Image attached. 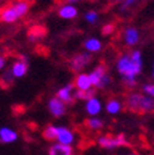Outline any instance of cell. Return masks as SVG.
<instances>
[{"label": "cell", "instance_id": "1", "mask_svg": "<svg viewBox=\"0 0 154 155\" xmlns=\"http://www.w3.org/2000/svg\"><path fill=\"white\" fill-rule=\"evenodd\" d=\"M116 69L122 75L125 85L134 87L137 85V76L142 71V53L133 51L129 54H122L117 59Z\"/></svg>", "mask_w": 154, "mask_h": 155}, {"label": "cell", "instance_id": "2", "mask_svg": "<svg viewBox=\"0 0 154 155\" xmlns=\"http://www.w3.org/2000/svg\"><path fill=\"white\" fill-rule=\"evenodd\" d=\"M125 107L136 114H153L154 97L141 92H129L125 99Z\"/></svg>", "mask_w": 154, "mask_h": 155}, {"label": "cell", "instance_id": "3", "mask_svg": "<svg viewBox=\"0 0 154 155\" xmlns=\"http://www.w3.org/2000/svg\"><path fill=\"white\" fill-rule=\"evenodd\" d=\"M28 9H30V2H27V0H17L10 6L2 10V12H0V21L12 24L24 15H26Z\"/></svg>", "mask_w": 154, "mask_h": 155}, {"label": "cell", "instance_id": "4", "mask_svg": "<svg viewBox=\"0 0 154 155\" xmlns=\"http://www.w3.org/2000/svg\"><path fill=\"white\" fill-rule=\"evenodd\" d=\"M98 145L102 149H107V150H112L116 148H121V147H128L129 142L127 140L126 135L120 133L116 135L112 134H105V135H100L98 138Z\"/></svg>", "mask_w": 154, "mask_h": 155}, {"label": "cell", "instance_id": "5", "mask_svg": "<svg viewBox=\"0 0 154 155\" xmlns=\"http://www.w3.org/2000/svg\"><path fill=\"white\" fill-rule=\"evenodd\" d=\"M91 85L95 89H105L111 84V78L107 73V68L105 64L96 65L95 69L89 74Z\"/></svg>", "mask_w": 154, "mask_h": 155}, {"label": "cell", "instance_id": "6", "mask_svg": "<svg viewBox=\"0 0 154 155\" xmlns=\"http://www.w3.org/2000/svg\"><path fill=\"white\" fill-rule=\"evenodd\" d=\"M92 62V57L90 53L88 52H82L72 57V59L69 62V67L70 70L74 73H82L90 63Z\"/></svg>", "mask_w": 154, "mask_h": 155}, {"label": "cell", "instance_id": "7", "mask_svg": "<svg viewBox=\"0 0 154 155\" xmlns=\"http://www.w3.org/2000/svg\"><path fill=\"white\" fill-rule=\"evenodd\" d=\"M47 107H48L49 113L55 118L62 117V116H64L65 112H67V105L63 101H61L58 97H52L48 101Z\"/></svg>", "mask_w": 154, "mask_h": 155}, {"label": "cell", "instance_id": "8", "mask_svg": "<svg viewBox=\"0 0 154 155\" xmlns=\"http://www.w3.org/2000/svg\"><path fill=\"white\" fill-rule=\"evenodd\" d=\"M28 70V62H27V58L25 55L18 57V59L12 64L11 67V73L15 78H22L26 75Z\"/></svg>", "mask_w": 154, "mask_h": 155}, {"label": "cell", "instance_id": "9", "mask_svg": "<svg viewBox=\"0 0 154 155\" xmlns=\"http://www.w3.org/2000/svg\"><path fill=\"white\" fill-rule=\"evenodd\" d=\"M74 85L73 84H67L65 86L61 87L55 94V97H58L61 101H63L65 105H72L75 101L74 94H73Z\"/></svg>", "mask_w": 154, "mask_h": 155}, {"label": "cell", "instance_id": "10", "mask_svg": "<svg viewBox=\"0 0 154 155\" xmlns=\"http://www.w3.org/2000/svg\"><path fill=\"white\" fill-rule=\"evenodd\" d=\"M57 140L61 144L70 145L74 142V133L63 126H57Z\"/></svg>", "mask_w": 154, "mask_h": 155}, {"label": "cell", "instance_id": "11", "mask_svg": "<svg viewBox=\"0 0 154 155\" xmlns=\"http://www.w3.org/2000/svg\"><path fill=\"white\" fill-rule=\"evenodd\" d=\"M48 155H75V151H74L72 145L54 143L49 147Z\"/></svg>", "mask_w": 154, "mask_h": 155}, {"label": "cell", "instance_id": "12", "mask_svg": "<svg viewBox=\"0 0 154 155\" xmlns=\"http://www.w3.org/2000/svg\"><path fill=\"white\" fill-rule=\"evenodd\" d=\"M123 40H125V43L129 47H133L136 46L139 41V33H138V30L134 28V27H127L123 32Z\"/></svg>", "mask_w": 154, "mask_h": 155}, {"label": "cell", "instance_id": "13", "mask_svg": "<svg viewBox=\"0 0 154 155\" xmlns=\"http://www.w3.org/2000/svg\"><path fill=\"white\" fill-rule=\"evenodd\" d=\"M73 85H74V87H76V90H88L92 86L89 74H86V73H79L76 75Z\"/></svg>", "mask_w": 154, "mask_h": 155}, {"label": "cell", "instance_id": "14", "mask_svg": "<svg viewBox=\"0 0 154 155\" xmlns=\"http://www.w3.org/2000/svg\"><path fill=\"white\" fill-rule=\"evenodd\" d=\"M17 140V133L8 127H2L0 128V143L3 144H9L14 143Z\"/></svg>", "mask_w": 154, "mask_h": 155}, {"label": "cell", "instance_id": "15", "mask_svg": "<svg viewBox=\"0 0 154 155\" xmlns=\"http://www.w3.org/2000/svg\"><path fill=\"white\" fill-rule=\"evenodd\" d=\"M85 111L88 114H90L91 117H94V116L99 114L100 111H101V102L99 101V99H96L95 96L91 99H89L85 104Z\"/></svg>", "mask_w": 154, "mask_h": 155}, {"label": "cell", "instance_id": "16", "mask_svg": "<svg viewBox=\"0 0 154 155\" xmlns=\"http://www.w3.org/2000/svg\"><path fill=\"white\" fill-rule=\"evenodd\" d=\"M58 15H59V17H62V18H67V20H70V18L76 17V15H78V10H76V8L73 6V5H64V6H62V8L59 9Z\"/></svg>", "mask_w": 154, "mask_h": 155}, {"label": "cell", "instance_id": "17", "mask_svg": "<svg viewBox=\"0 0 154 155\" xmlns=\"http://www.w3.org/2000/svg\"><path fill=\"white\" fill-rule=\"evenodd\" d=\"M95 94H96V89L95 87H90L88 90H76L74 92V97H75V100L88 101L89 99L94 97Z\"/></svg>", "mask_w": 154, "mask_h": 155}, {"label": "cell", "instance_id": "18", "mask_svg": "<svg viewBox=\"0 0 154 155\" xmlns=\"http://www.w3.org/2000/svg\"><path fill=\"white\" fill-rule=\"evenodd\" d=\"M84 47L88 52L90 53H95V52H99L101 51L102 48V45L101 42L98 40V38H89V40H86L84 42Z\"/></svg>", "mask_w": 154, "mask_h": 155}, {"label": "cell", "instance_id": "19", "mask_svg": "<svg viewBox=\"0 0 154 155\" xmlns=\"http://www.w3.org/2000/svg\"><path fill=\"white\" fill-rule=\"evenodd\" d=\"M105 108H106L107 113H110V114H117L122 108V104L117 99H110L106 102Z\"/></svg>", "mask_w": 154, "mask_h": 155}, {"label": "cell", "instance_id": "20", "mask_svg": "<svg viewBox=\"0 0 154 155\" xmlns=\"http://www.w3.org/2000/svg\"><path fill=\"white\" fill-rule=\"evenodd\" d=\"M85 127L90 130H100L104 127V121L98 117H90L85 121Z\"/></svg>", "mask_w": 154, "mask_h": 155}, {"label": "cell", "instance_id": "21", "mask_svg": "<svg viewBox=\"0 0 154 155\" xmlns=\"http://www.w3.org/2000/svg\"><path fill=\"white\" fill-rule=\"evenodd\" d=\"M42 137L49 142L57 140V126H53V124L47 126L42 132Z\"/></svg>", "mask_w": 154, "mask_h": 155}, {"label": "cell", "instance_id": "22", "mask_svg": "<svg viewBox=\"0 0 154 155\" xmlns=\"http://www.w3.org/2000/svg\"><path fill=\"white\" fill-rule=\"evenodd\" d=\"M46 33V30L42 27V26H35L30 30L28 32V38H30V41H37V40H40V38H42Z\"/></svg>", "mask_w": 154, "mask_h": 155}, {"label": "cell", "instance_id": "23", "mask_svg": "<svg viewBox=\"0 0 154 155\" xmlns=\"http://www.w3.org/2000/svg\"><path fill=\"white\" fill-rule=\"evenodd\" d=\"M14 79H15V76L12 75L11 70H8L0 78V85H2V87H9L14 83Z\"/></svg>", "mask_w": 154, "mask_h": 155}, {"label": "cell", "instance_id": "24", "mask_svg": "<svg viewBox=\"0 0 154 155\" xmlns=\"http://www.w3.org/2000/svg\"><path fill=\"white\" fill-rule=\"evenodd\" d=\"M85 20L89 22V24H95L96 20H98V14L96 11H89L85 14Z\"/></svg>", "mask_w": 154, "mask_h": 155}, {"label": "cell", "instance_id": "25", "mask_svg": "<svg viewBox=\"0 0 154 155\" xmlns=\"http://www.w3.org/2000/svg\"><path fill=\"white\" fill-rule=\"evenodd\" d=\"M143 92L148 96L154 97V84H144L143 85Z\"/></svg>", "mask_w": 154, "mask_h": 155}, {"label": "cell", "instance_id": "26", "mask_svg": "<svg viewBox=\"0 0 154 155\" xmlns=\"http://www.w3.org/2000/svg\"><path fill=\"white\" fill-rule=\"evenodd\" d=\"M113 31H115V25H112V24H107V25H105V26L102 27L101 33H102L104 36H110V35H112Z\"/></svg>", "mask_w": 154, "mask_h": 155}, {"label": "cell", "instance_id": "27", "mask_svg": "<svg viewBox=\"0 0 154 155\" xmlns=\"http://www.w3.org/2000/svg\"><path fill=\"white\" fill-rule=\"evenodd\" d=\"M136 2H137V0H125L123 4H122V6H121V10H126V9L131 8Z\"/></svg>", "mask_w": 154, "mask_h": 155}, {"label": "cell", "instance_id": "28", "mask_svg": "<svg viewBox=\"0 0 154 155\" xmlns=\"http://www.w3.org/2000/svg\"><path fill=\"white\" fill-rule=\"evenodd\" d=\"M5 64H6V61H5V58L3 55H0V70L4 69L5 68Z\"/></svg>", "mask_w": 154, "mask_h": 155}, {"label": "cell", "instance_id": "29", "mask_svg": "<svg viewBox=\"0 0 154 155\" xmlns=\"http://www.w3.org/2000/svg\"><path fill=\"white\" fill-rule=\"evenodd\" d=\"M68 3H76V2H80V0H67Z\"/></svg>", "mask_w": 154, "mask_h": 155}, {"label": "cell", "instance_id": "30", "mask_svg": "<svg viewBox=\"0 0 154 155\" xmlns=\"http://www.w3.org/2000/svg\"><path fill=\"white\" fill-rule=\"evenodd\" d=\"M123 155H138L137 153H127V154H123Z\"/></svg>", "mask_w": 154, "mask_h": 155}, {"label": "cell", "instance_id": "31", "mask_svg": "<svg viewBox=\"0 0 154 155\" xmlns=\"http://www.w3.org/2000/svg\"><path fill=\"white\" fill-rule=\"evenodd\" d=\"M153 78H154V68H153Z\"/></svg>", "mask_w": 154, "mask_h": 155}, {"label": "cell", "instance_id": "32", "mask_svg": "<svg viewBox=\"0 0 154 155\" xmlns=\"http://www.w3.org/2000/svg\"><path fill=\"white\" fill-rule=\"evenodd\" d=\"M115 2H121V0H115Z\"/></svg>", "mask_w": 154, "mask_h": 155}, {"label": "cell", "instance_id": "33", "mask_svg": "<svg viewBox=\"0 0 154 155\" xmlns=\"http://www.w3.org/2000/svg\"><path fill=\"white\" fill-rule=\"evenodd\" d=\"M0 87H2V85H0Z\"/></svg>", "mask_w": 154, "mask_h": 155}]
</instances>
